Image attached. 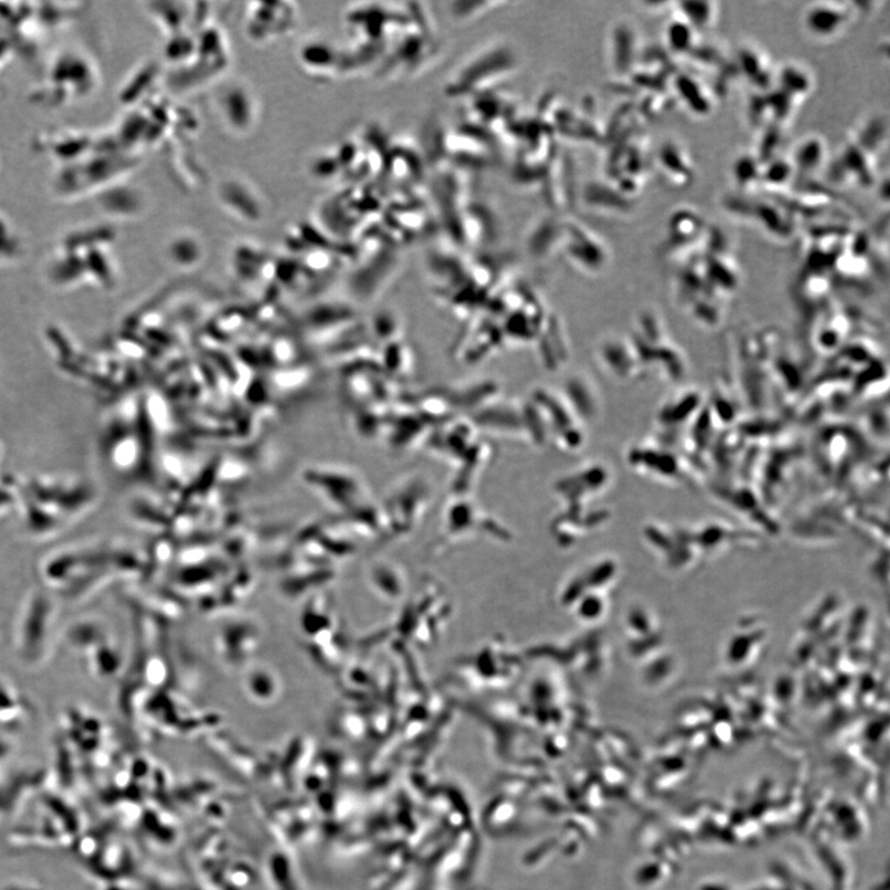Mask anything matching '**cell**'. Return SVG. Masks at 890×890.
Wrapping results in <instances>:
<instances>
[{"label":"cell","instance_id":"1","mask_svg":"<svg viewBox=\"0 0 890 890\" xmlns=\"http://www.w3.org/2000/svg\"><path fill=\"white\" fill-rule=\"evenodd\" d=\"M98 502L95 484L78 475L44 474L23 480L19 513L27 532L44 540L64 531Z\"/></svg>","mask_w":890,"mask_h":890},{"label":"cell","instance_id":"2","mask_svg":"<svg viewBox=\"0 0 890 890\" xmlns=\"http://www.w3.org/2000/svg\"><path fill=\"white\" fill-rule=\"evenodd\" d=\"M109 541L93 540L57 548L38 565L46 590L68 600L88 597L95 592L108 557Z\"/></svg>","mask_w":890,"mask_h":890},{"label":"cell","instance_id":"3","mask_svg":"<svg viewBox=\"0 0 890 890\" xmlns=\"http://www.w3.org/2000/svg\"><path fill=\"white\" fill-rule=\"evenodd\" d=\"M59 636V607L49 590L30 589L15 618L13 646L24 667L38 669L53 656Z\"/></svg>","mask_w":890,"mask_h":890},{"label":"cell","instance_id":"4","mask_svg":"<svg viewBox=\"0 0 890 890\" xmlns=\"http://www.w3.org/2000/svg\"><path fill=\"white\" fill-rule=\"evenodd\" d=\"M46 267V276L59 289H77L88 286L110 292L118 283L117 268L105 243H92L82 252L78 243L65 242L57 246Z\"/></svg>","mask_w":890,"mask_h":890},{"label":"cell","instance_id":"5","mask_svg":"<svg viewBox=\"0 0 890 890\" xmlns=\"http://www.w3.org/2000/svg\"><path fill=\"white\" fill-rule=\"evenodd\" d=\"M64 638L67 646L84 659L92 678L109 681L120 675L121 649L102 619L81 618L66 628Z\"/></svg>","mask_w":890,"mask_h":890},{"label":"cell","instance_id":"6","mask_svg":"<svg viewBox=\"0 0 890 890\" xmlns=\"http://www.w3.org/2000/svg\"><path fill=\"white\" fill-rule=\"evenodd\" d=\"M882 118H872L861 130L852 134L837 153L829 172L836 183L872 188L877 178V153L882 148L886 127Z\"/></svg>","mask_w":890,"mask_h":890},{"label":"cell","instance_id":"7","mask_svg":"<svg viewBox=\"0 0 890 890\" xmlns=\"http://www.w3.org/2000/svg\"><path fill=\"white\" fill-rule=\"evenodd\" d=\"M728 210L743 219L753 220L774 240H791L795 230V214L788 205L774 200H754L750 194L729 197L724 202Z\"/></svg>","mask_w":890,"mask_h":890},{"label":"cell","instance_id":"8","mask_svg":"<svg viewBox=\"0 0 890 890\" xmlns=\"http://www.w3.org/2000/svg\"><path fill=\"white\" fill-rule=\"evenodd\" d=\"M62 729L65 731V743L80 753L95 754L109 740V727L105 720L85 707H68L62 713Z\"/></svg>","mask_w":890,"mask_h":890},{"label":"cell","instance_id":"9","mask_svg":"<svg viewBox=\"0 0 890 890\" xmlns=\"http://www.w3.org/2000/svg\"><path fill=\"white\" fill-rule=\"evenodd\" d=\"M858 15L852 3H815L805 9L803 25L814 39L833 40L844 34Z\"/></svg>","mask_w":890,"mask_h":890},{"label":"cell","instance_id":"10","mask_svg":"<svg viewBox=\"0 0 890 890\" xmlns=\"http://www.w3.org/2000/svg\"><path fill=\"white\" fill-rule=\"evenodd\" d=\"M656 160L661 176L672 188L685 190L695 183L697 178L695 160L680 141L668 139L661 142Z\"/></svg>","mask_w":890,"mask_h":890},{"label":"cell","instance_id":"11","mask_svg":"<svg viewBox=\"0 0 890 890\" xmlns=\"http://www.w3.org/2000/svg\"><path fill=\"white\" fill-rule=\"evenodd\" d=\"M672 98H677L682 106L698 118L711 116L716 108L713 93L707 82L689 71L676 72L670 81Z\"/></svg>","mask_w":890,"mask_h":890},{"label":"cell","instance_id":"12","mask_svg":"<svg viewBox=\"0 0 890 890\" xmlns=\"http://www.w3.org/2000/svg\"><path fill=\"white\" fill-rule=\"evenodd\" d=\"M737 66L742 77L757 92L774 87L775 72L770 55L757 45L748 43L739 49Z\"/></svg>","mask_w":890,"mask_h":890},{"label":"cell","instance_id":"13","mask_svg":"<svg viewBox=\"0 0 890 890\" xmlns=\"http://www.w3.org/2000/svg\"><path fill=\"white\" fill-rule=\"evenodd\" d=\"M34 716V706L13 682L0 678V730H17Z\"/></svg>","mask_w":890,"mask_h":890},{"label":"cell","instance_id":"14","mask_svg":"<svg viewBox=\"0 0 890 890\" xmlns=\"http://www.w3.org/2000/svg\"><path fill=\"white\" fill-rule=\"evenodd\" d=\"M827 159V144L822 136L809 134L795 145L791 160L795 173L809 176L823 168Z\"/></svg>","mask_w":890,"mask_h":890},{"label":"cell","instance_id":"15","mask_svg":"<svg viewBox=\"0 0 890 890\" xmlns=\"http://www.w3.org/2000/svg\"><path fill=\"white\" fill-rule=\"evenodd\" d=\"M775 84L798 105L809 98L814 91L812 71L798 62H790L775 72Z\"/></svg>","mask_w":890,"mask_h":890},{"label":"cell","instance_id":"16","mask_svg":"<svg viewBox=\"0 0 890 890\" xmlns=\"http://www.w3.org/2000/svg\"><path fill=\"white\" fill-rule=\"evenodd\" d=\"M707 223L703 216L691 206H681L671 213L668 221L669 241L677 244H688L695 242L697 237L706 235Z\"/></svg>","mask_w":890,"mask_h":890},{"label":"cell","instance_id":"17","mask_svg":"<svg viewBox=\"0 0 890 890\" xmlns=\"http://www.w3.org/2000/svg\"><path fill=\"white\" fill-rule=\"evenodd\" d=\"M764 163L757 153L743 152L732 165V178L742 194H754L762 188Z\"/></svg>","mask_w":890,"mask_h":890},{"label":"cell","instance_id":"18","mask_svg":"<svg viewBox=\"0 0 890 890\" xmlns=\"http://www.w3.org/2000/svg\"><path fill=\"white\" fill-rule=\"evenodd\" d=\"M698 33L677 12L666 27V46L672 55L689 56L698 45Z\"/></svg>","mask_w":890,"mask_h":890},{"label":"cell","instance_id":"19","mask_svg":"<svg viewBox=\"0 0 890 890\" xmlns=\"http://www.w3.org/2000/svg\"><path fill=\"white\" fill-rule=\"evenodd\" d=\"M676 12L697 31L710 30L717 23L719 9L716 2H682L676 4Z\"/></svg>","mask_w":890,"mask_h":890},{"label":"cell","instance_id":"20","mask_svg":"<svg viewBox=\"0 0 890 890\" xmlns=\"http://www.w3.org/2000/svg\"><path fill=\"white\" fill-rule=\"evenodd\" d=\"M795 170L791 158L775 157L764 163L762 173V188L772 192H783L788 189L795 178Z\"/></svg>","mask_w":890,"mask_h":890},{"label":"cell","instance_id":"21","mask_svg":"<svg viewBox=\"0 0 890 890\" xmlns=\"http://www.w3.org/2000/svg\"><path fill=\"white\" fill-rule=\"evenodd\" d=\"M22 492V480L15 476L0 474V519L12 512H19Z\"/></svg>","mask_w":890,"mask_h":890},{"label":"cell","instance_id":"22","mask_svg":"<svg viewBox=\"0 0 890 890\" xmlns=\"http://www.w3.org/2000/svg\"><path fill=\"white\" fill-rule=\"evenodd\" d=\"M22 253V244L17 240L12 225L0 215V264L12 262Z\"/></svg>","mask_w":890,"mask_h":890},{"label":"cell","instance_id":"23","mask_svg":"<svg viewBox=\"0 0 890 890\" xmlns=\"http://www.w3.org/2000/svg\"><path fill=\"white\" fill-rule=\"evenodd\" d=\"M14 753V743L6 734L0 733V765L10 759Z\"/></svg>","mask_w":890,"mask_h":890},{"label":"cell","instance_id":"24","mask_svg":"<svg viewBox=\"0 0 890 890\" xmlns=\"http://www.w3.org/2000/svg\"><path fill=\"white\" fill-rule=\"evenodd\" d=\"M3 455H4L3 447H2V444H0V465H2Z\"/></svg>","mask_w":890,"mask_h":890}]
</instances>
